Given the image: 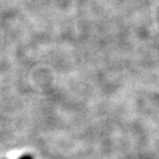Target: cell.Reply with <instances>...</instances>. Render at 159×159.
Segmentation results:
<instances>
[{"label":"cell","mask_w":159,"mask_h":159,"mask_svg":"<svg viewBox=\"0 0 159 159\" xmlns=\"http://www.w3.org/2000/svg\"><path fill=\"white\" fill-rule=\"evenodd\" d=\"M19 159H33V158L30 155H23V156H21Z\"/></svg>","instance_id":"cell-1"}]
</instances>
